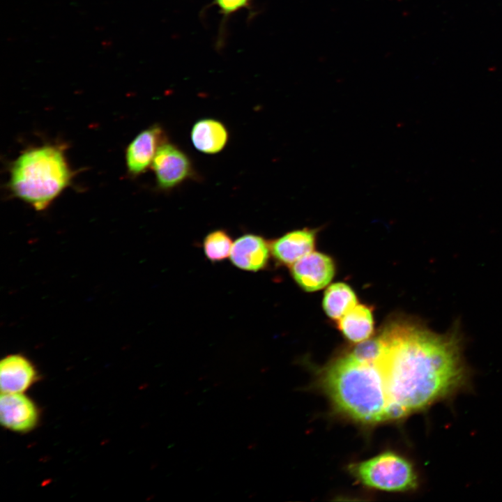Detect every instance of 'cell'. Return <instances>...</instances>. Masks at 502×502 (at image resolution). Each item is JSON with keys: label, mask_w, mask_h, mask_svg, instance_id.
<instances>
[{"label": "cell", "mask_w": 502, "mask_h": 502, "mask_svg": "<svg viewBox=\"0 0 502 502\" xmlns=\"http://www.w3.org/2000/svg\"><path fill=\"white\" fill-rule=\"evenodd\" d=\"M161 127L154 125L139 133L126 150V164L129 173L139 175L152 165L159 146L165 142Z\"/></svg>", "instance_id": "obj_6"}, {"label": "cell", "mask_w": 502, "mask_h": 502, "mask_svg": "<svg viewBox=\"0 0 502 502\" xmlns=\"http://www.w3.org/2000/svg\"><path fill=\"white\" fill-rule=\"evenodd\" d=\"M317 229H296L275 239L270 243L271 252L277 262L292 265L314 248Z\"/></svg>", "instance_id": "obj_9"}, {"label": "cell", "mask_w": 502, "mask_h": 502, "mask_svg": "<svg viewBox=\"0 0 502 502\" xmlns=\"http://www.w3.org/2000/svg\"><path fill=\"white\" fill-rule=\"evenodd\" d=\"M72 172L63 151L43 146L24 151L13 162L10 186L13 194L41 211L68 185Z\"/></svg>", "instance_id": "obj_2"}, {"label": "cell", "mask_w": 502, "mask_h": 502, "mask_svg": "<svg viewBox=\"0 0 502 502\" xmlns=\"http://www.w3.org/2000/svg\"><path fill=\"white\" fill-rule=\"evenodd\" d=\"M358 304L355 292L348 284L336 282L326 290L323 308L328 317L338 321L347 311Z\"/></svg>", "instance_id": "obj_13"}, {"label": "cell", "mask_w": 502, "mask_h": 502, "mask_svg": "<svg viewBox=\"0 0 502 502\" xmlns=\"http://www.w3.org/2000/svg\"><path fill=\"white\" fill-rule=\"evenodd\" d=\"M337 321L342 334L353 343L358 344L369 339L374 331L372 309L363 304H356Z\"/></svg>", "instance_id": "obj_12"}, {"label": "cell", "mask_w": 502, "mask_h": 502, "mask_svg": "<svg viewBox=\"0 0 502 502\" xmlns=\"http://www.w3.org/2000/svg\"><path fill=\"white\" fill-rule=\"evenodd\" d=\"M335 273V265L333 259L318 252L305 254L291 266L293 278L306 291L323 289L330 282Z\"/></svg>", "instance_id": "obj_5"}, {"label": "cell", "mask_w": 502, "mask_h": 502, "mask_svg": "<svg viewBox=\"0 0 502 502\" xmlns=\"http://www.w3.org/2000/svg\"><path fill=\"white\" fill-rule=\"evenodd\" d=\"M271 248L261 236L248 234L238 238L233 243L230 258L237 268L248 271H258L266 267Z\"/></svg>", "instance_id": "obj_8"}, {"label": "cell", "mask_w": 502, "mask_h": 502, "mask_svg": "<svg viewBox=\"0 0 502 502\" xmlns=\"http://www.w3.org/2000/svg\"><path fill=\"white\" fill-rule=\"evenodd\" d=\"M351 474L361 484L388 492H407L418 486L413 464L402 456L390 451L349 465Z\"/></svg>", "instance_id": "obj_3"}, {"label": "cell", "mask_w": 502, "mask_h": 502, "mask_svg": "<svg viewBox=\"0 0 502 502\" xmlns=\"http://www.w3.org/2000/svg\"><path fill=\"white\" fill-rule=\"evenodd\" d=\"M379 335L402 376L411 414L469 389L471 374L457 326L439 334L411 318L396 317Z\"/></svg>", "instance_id": "obj_1"}, {"label": "cell", "mask_w": 502, "mask_h": 502, "mask_svg": "<svg viewBox=\"0 0 502 502\" xmlns=\"http://www.w3.org/2000/svg\"><path fill=\"white\" fill-rule=\"evenodd\" d=\"M228 138L226 127L213 119L197 121L191 130V140L195 149L207 154L221 151L226 146Z\"/></svg>", "instance_id": "obj_11"}, {"label": "cell", "mask_w": 502, "mask_h": 502, "mask_svg": "<svg viewBox=\"0 0 502 502\" xmlns=\"http://www.w3.org/2000/svg\"><path fill=\"white\" fill-rule=\"evenodd\" d=\"M158 185L163 190L175 188L192 174L188 156L173 144L164 142L158 148L152 162Z\"/></svg>", "instance_id": "obj_4"}, {"label": "cell", "mask_w": 502, "mask_h": 502, "mask_svg": "<svg viewBox=\"0 0 502 502\" xmlns=\"http://www.w3.org/2000/svg\"><path fill=\"white\" fill-rule=\"evenodd\" d=\"M36 371L25 357L10 355L1 361L0 383L3 393H22L33 382Z\"/></svg>", "instance_id": "obj_10"}, {"label": "cell", "mask_w": 502, "mask_h": 502, "mask_svg": "<svg viewBox=\"0 0 502 502\" xmlns=\"http://www.w3.org/2000/svg\"><path fill=\"white\" fill-rule=\"evenodd\" d=\"M0 420L1 424L9 429L27 432L37 423V409L33 402L22 393H2Z\"/></svg>", "instance_id": "obj_7"}, {"label": "cell", "mask_w": 502, "mask_h": 502, "mask_svg": "<svg viewBox=\"0 0 502 502\" xmlns=\"http://www.w3.org/2000/svg\"><path fill=\"white\" fill-rule=\"evenodd\" d=\"M220 13L225 18L229 17L241 10L248 8L251 0H213Z\"/></svg>", "instance_id": "obj_15"}, {"label": "cell", "mask_w": 502, "mask_h": 502, "mask_svg": "<svg viewBox=\"0 0 502 502\" xmlns=\"http://www.w3.org/2000/svg\"><path fill=\"white\" fill-rule=\"evenodd\" d=\"M232 241L229 235L222 229L209 233L204 241V251L206 257L213 262L221 261L231 254Z\"/></svg>", "instance_id": "obj_14"}]
</instances>
